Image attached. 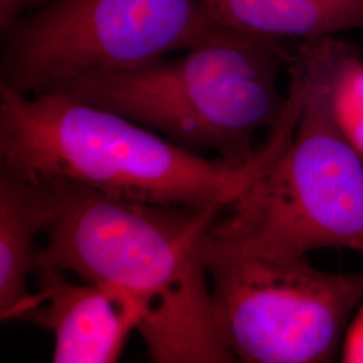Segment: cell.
Returning <instances> with one entry per match:
<instances>
[{"label":"cell","mask_w":363,"mask_h":363,"mask_svg":"<svg viewBox=\"0 0 363 363\" xmlns=\"http://www.w3.org/2000/svg\"><path fill=\"white\" fill-rule=\"evenodd\" d=\"M220 26L261 38L311 42L363 30V0H202Z\"/></svg>","instance_id":"9c48e42d"},{"label":"cell","mask_w":363,"mask_h":363,"mask_svg":"<svg viewBox=\"0 0 363 363\" xmlns=\"http://www.w3.org/2000/svg\"><path fill=\"white\" fill-rule=\"evenodd\" d=\"M342 362L363 363V307L357 310L345 333Z\"/></svg>","instance_id":"8fae6325"},{"label":"cell","mask_w":363,"mask_h":363,"mask_svg":"<svg viewBox=\"0 0 363 363\" xmlns=\"http://www.w3.org/2000/svg\"><path fill=\"white\" fill-rule=\"evenodd\" d=\"M40 178V177H39ZM52 218L39 264L116 291L139 313L155 363L235 362L216 323L203 244L225 208L130 202L42 178Z\"/></svg>","instance_id":"6da1fadb"},{"label":"cell","mask_w":363,"mask_h":363,"mask_svg":"<svg viewBox=\"0 0 363 363\" xmlns=\"http://www.w3.org/2000/svg\"><path fill=\"white\" fill-rule=\"evenodd\" d=\"M220 27L202 0H50L3 31L0 84L55 91L189 50Z\"/></svg>","instance_id":"5b68a950"},{"label":"cell","mask_w":363,"mask_h":363,"mask_svg":"<svg viewBox=\"0 0 363 363\" xmlns=\"http://www.w3.org/2000/svg\"><path fill=\"white\" fill-rule=\"evenodd\" d=\"M37 291L15 320L48 330L54 337V363H115L139 313L116 291L85 281L67 280L65 271L39 264L34 272Z\"/></svg>","instance_id":"52a82bcc"},{"label":"cell","mask_w":363,"mask_h":363,"mask_svg":"<svg viewBox=\"0 0 363 363\" xmlns=\"http://www.w3.org/2000/svg\"><path fill=\"white\" fill-rule=\"evenodd\" d=\"M303 100L300 91H289L283 115L256 155L233 163L208 159L65 91L22 94L0 84L1 166L123 201L226 208L286 150Z\"/></svg>","instance_id":"7a4b0ae2"},{"label":"cell","mask_w":363,"mask_h":363,"mask_svg":"<svg viewBox=\"0 0 363 363\" xmlns=\"http://www.w3.org/2000/svg\"><path fill=\"white\" fill-rule=\"evenodd\" d=\"M340 42L327 37L298 45L306 96L294 136L211 225L234 247L277 259L319 249L363 255V157L339 130L330 101Z\"/></svg>","instance_id":"277c9868"},{"label":"cell","mask_w":363,"mask_h":363,"mask_svg":"<svg viewBox=\"0 0 363 363\" xmlns=\"http://www.w3.org/2000/svg\"><path fill=\"white\" fill-rule=\"evenodd\" d=\"M50 0H0V28L1 33L13 25L22 15L30 13Z\"/></svg>","instance_id":"7c38bea8"},{"label":"cell","mask_w":363,"mask_h":363,"mask_svg":"<svg viewBox=\"0 0 363 363\" xmlns=\"http://www.w3.org/2000/svg\"><path fill=\"white\" fill-rule=\"evenodd\" d=\"M330 101L339 130L363 157V60L345 42L333 64Z\"/></svg>","instance_id":"30bf717a"},{"label":"cell","mask_w":363,"mask_h":363,"mask_svg":"<svg viewBox=\"0 0 363 363\" xmlns=\"http://www.w3.org/2000/svg\"><path fill=\"white\" fill-rule=\"evenodd\" d=\"M210 228L203 255L213 311L235 361L331 362L363 298V272H325L307 257L255 255Z\"/></svg>","instance_id":"8992f818"},{"label":"cell","mask_w":363,"mask_h":363,"mask_svg":"<svg viewBox=\"0 0 363 363\" xmlns=\"http://www.w3.org/2000/svg\"><path fill=\"white\" fill-rule=\"evenodd\" d=\"M292 58L283 40L220 26L177 58L78 78L55 91L128 117L196 154L244 163L259 150L256 135L283 115L286 96L277 81Z\"/></svg>","instance_id":"3957f363"},{"label":"cell","mask_w":363,"mask_h":363,"mask_svg":"<svg viewBox=\"0 0 363 363\" xmlns=\"http://www.w3.org/2000/svg\"><path fill=\"white\" fill-rule=\"evenodd\" d=\"M52 218L45 179L1 166L0 171V319L11 322L33 292L28 279L38 267L39 234Z\"/></svg>","instance_id":"ba28073f"}]
</instances>
